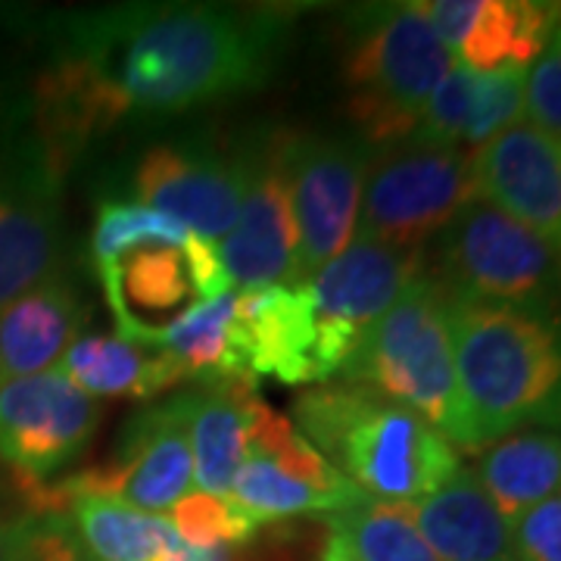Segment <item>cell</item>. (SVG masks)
Wrapping results in <instances>:
<instances>
[{
  "label": "cell",
  "mask_w": 561,
  "mask_h": 561,
  "mask_svg": "<svg viewBox=\"0 0 561 561\" xmlns=\"http://www.w3.org/2000/svg\"><path fill=\"white\" fill-rule=\"evenodd\" d=\"M324 518L334 534V561H437L402 502L365 496Z\"/></svg>",
  "instance_id": "obj_24"
},
{
  "label": "cell",
  "mask_w": 561,
  "mask_h": 561,
  "mask_svg": "<svg viewBox=\"0 0 561 561\" xmlns=\"http://www.w3.org/2000/svg\"><path fill=\"white\" fill-rule=\"evenodd\" d=\"M421 10L456 62L471 72L527 69L561 22L559 3L534 0H434Z\"/></svg>",
  "instance_id": "obj_15"
},
{
  "label": "cell",
  "mask_w": 561,
  "mask_h": 561,
  "mask_svg": "<svg viewBox=\"0 0 561 561\" xmlns=\"http://www.w3.org/2000/svg\"><path fill=\"white\" fill-rule=\"evenodd\" d=\"M135 203L165 213L203 241L221 243L238 219L243 160L225 162L187 147H150L135 169Z\"/></svg>",
  "instance_id": "obj_16"
},
{
  "label": "cell",
  "mask_w": 561,
  "mask_h": 561,
  "mask_svg": "<svg viewBox=\"0 0 561 561\" xmlns=\"http://www.w3.org/2000/svg\"><path fill=\"white\" fill-rule=\"evenodd\" d=\"M474 474L512 522L537 502L561 493V434L524 431L490 443Z\"/></svg>",
  "instance_id": "obj_22"
},
{
  "label": "cell",
  "mask_w": 561,
  "mask_h": 561,
  "mask_svg": "<svg viewBox=\"0 0 561 561\" xmlns=\"http://www.w3.org/2000/svg\"><path fill=\"white\" fill-rule=\"evenodd\" d=\"M474 79L478 72L456 62L446 72V79L437 84V91L431 94V101L424 103V113L409 140L461 150V138H465V128L471 119V103H474Z\"/></svg>",
  "instance_id": "obj_29"
},
{
  "label": "cell",
  "mask_w": 561,
  "mask_h": 561,
  "mask_svg": "<svg viewBox=\"0 0 561 561\" xmlns=\"http://www.w3.org/2000/svg\"><path fill=\"white\" fill-rule=\"evenodd\" d=\"M32 518H10L0 505V561H28Z\"/></svg>",
  "instance_id": "obj_33"
},
{
  "label": "cell",
  "mask_w": 561,
  "mask_h": 561,
  "mask_svg": "<svg viewBox=\"0 0 561 561\" xmlns=\"http://www.w3.org/2000/svg\"><path fill=\"white\" fill-rule=\"evenodd\" d=\"M28 561H94L76 537L66 515L32 518V552Z\"/></svg>",
  "instance_id": "obj_32"
},
{
  "label": "cell",
  "mask_w": 561,
  "mask_h": 561,
  "mask_svg": "<svg viewBox=\"0 0 561 561\" xmlns=\"http://www.w3.org/2000/svg\"><path fill=\"white\" fill-rule=\"evenodd\" d=\"M62 515L94 561H160L181 542L165 515H147L113 496L81 493Z\"/></svg>",
  "instance_id": "obj_23"
},
{
  "label": "cell",
  "mask_w": 561,
  "mask_h": 561,
  "mask_svg": "<svg viewBox=\"0 0 561 561\" xmlns=\"http://www.w3.org/2000/svg\"><path fill=\"white\" fill-rule=\"evenodd\" d=\"M474 201L478 187L468 153L402 140L368 160L356 241L424 250Z\"/></svg>",
  "instance_id": "obj_8"
},
{
  "label": "cell",
  "mask_w": 561,
  "mask_h": 561,
  "mask_svg": "<svg viewBox=\"0 0 561 561\" xmlns=\"http://www.w3.org/2000/svg\"><path fill=\"white\" fill-rule=\"evenodd\" d=\"M54 213L35 201L0 197V309L54 275Z\"/></svg>",
  "instance_id": "obj_25"
},
{
  "label": "cell",
  "mask_w": 561,
  "mask_h": 561,
  "mask_svg": "<svg viewBox=\"0 0 561 561\" xmlns=\"http://www.w3.org/2000/svg\"><path fill=\"white\" fill-rule=\"evenodd\" d=\"M518 561H561V493L512 518Z\"/></svg>",
  "instance_id": "obj_31"
},
{
  "label": "cell",
  "mask_w": 561,
  "mask_h": 561,
  "mask_svg": "<svg viewBox=\"0 0 561 561\" xmlns=\"http://www.w3.org/2000/svg\"><path fill=\"white\" fill-rule=\"evenodd\" d=\"M478 201L537 231L561 253V140L518 122L471 153Z\"/></svg>",
  "instance_id": "obj_14"
},
{
  "label": "cell",
  "mask_w": 561,
  "mask_h": 561,
  "mask_svg": "<svg viewBox=\"0 0 561 561\" xmlns=\"http://www.w3.org/2000/svg\"><path fill=\"white\" fill-rule=\"evenodd\" d=\"M524 113L534 128L561 140V22L537 66L527 72Z\"/></svg>",
  "instance_id": "obj_30"
},
{
  "label": "cell",
  "mask_w": 561,
  "mask_h": 561,
  "mask_svg": "<svg viewBox=\"0 0 561 561\" xmlns=\"http://www.w3.org/2000/svg\"><path fill=\"white\" fill-rule=\"evenodd\" d=\"M424 272V250L353 241L337 260L306 280L316 321V378L331 381L353 356L362 334L400 300Z\"/></svg>",
  "instance_id": "obj_10"
},
{
  "label": "cell",
  "mask_w": 561,
  "mask_h": 561,
  "mask_svg": "<svg viewBox=\"0 0 561 561\" xmlns=\"http://www.w3.org/2000/svg\"><path fill=\"white\" fill-rule=\"evenodd\" d=\"M409 512L437 561H518L512 522L468 468H459L431 496L409 502Z\"/></svg>",
  "instance_id": "obj_18"
},
{
  "label": "cell",
  "mask_w": 561,
  "mask_h": 561,
  "mask_svg": "<svg viewBox=\"0 0 561 561\" xmlns=\"http://www.w3.org/2000/svg\"><path fill=\"white\" fill-rule=\"evenodd\" d=\"M101 424V405L50 368L0 383V461L25 483L44 481L81 456Z\"/></svg>",
  "instance_id": "obj_13"
},
{
  "label": "cell",
  "mask_w": 561,
  "mask_h": 561,
  "mask_svg": "<svg viewBox=\"0 0 561 561\" xmlns=\"http://www.w3.org/2000/svg\"><path fill=\"white\" fill-rule=\"evenodd\" d=\"M62 375L94 397H157L169 387L194 381L172 353L113 337H79L60 359Z\"/></svg>",
  "instance_id": "obj_21"
},
{
  "label": "cell",
  "mask_w": 561,
  "mask_h": 561,
  "mask_svg": "<svg viewBox=\"0 0 561 561\" xmlns=\"http://www.w3.org/2000/svg\"><path fill=\"white\" fill-rule=\"evenodd\" d=\"M191 490L194 459L187 437V405L184 393H179L175 400L144 409L128 421L113 459L103 468L72 474L57 486L32 483L28 515H60L81 493L113 496L147 515H162Z\"/></svg>",
  "instance_id": "obj_9"
},
{
  "label": "cell",
  "mask_w": 561,
  "mask_h": 561,
  "mask_svg": "<svg viewBox=\"0 0 561 561\" xmlns=\"http://www.w3.org/2000/svg\"><path fill=\"white\" fill-rule=\"evenodd\" d=\"M250 378H203L184 390L194 490L225 496L247 459V434L256 409Z\"/></svg>",
  "instance_id": "obj_19"
},
{
  "label": "cell",
  "mask_w": 561,
  "mask_h": 561,
  "mask_svg": "<svg viewBox=\"0 0 561 561\" xmlns=\"http://www.w3.org/2000/svg\"><path fill=\"white\" fill-rule=\"evenodd\" d=\"M524 84L527 69H500V72H478L474 79V103L471 119L461 138V153H478L505 128L518 125L524 113Z\"/></svg>",
  "instance_id": "obj_28"
},
{
  "label": "cell",
  "mask_w": 561,
  "mask_h": 561,
  "mask_svg": "<svg viewBox=\"0 0 561 561\" xmlns=\"http://www.w3.org/2000/svg\"><path fill=\"white\" fill-rule=\"evenodd\" d=\"M294 427L368 500L419 502L461 468L456 446L419 412L350 381L306 387Z\"/></svg>",
  "instance_id": "obj_2"
},
{
  "label": "cell",
  "mask_w": 561,
  "mask_h": 561,
  "mask_svg": "<svg viewBox=\"0 0 561 561\" xmlns=\"http://www.w3.org/2000/svg\"><path fill=\"white\" fill-rule=\"evenodd\" d=\"M234 359L238 375L250 381L268 375L290 387L319 383L316 321L306 284L234 294Z\"/></svg>",
  "instance_id": "obj_17"
},
{
  "label": "cell",
  "mask_w": 561,
  "mask_h": 561,
  "mask_svg": "<svg viewBox=\"0 0 561 561\" xmlns=\"http://www.w3.org/2000/svg\"><path fill=\"white\" fill-rule=\"evenodd\" d=\"M456 66L421 3L371 13L343 66L346 110L368 144L393 147L412 138L424 103Z\"/></svg>",
  "instance_id": "obj_7"
},
{
  "label": "cell",
  "mask_w": 561,
  "mask_h": 561,
  "mask_svg": "<svg viewBox=\"0 0 561 561\" xmlns=\"http://www.w3.org/2000/svg\"><path fill=\"white\" fill-rule=\"evenodd\" d=\"M81 319L79 294L54 275L0 309V383L57 368L79 341Z\"/></svg>",
  "instance_id": "obj_20"
},
{
  "label": "cell",
  "mask_w": 561,
  "mask_h": 561,
  "mask_svg": "<svg viewBox=\"0 0 561 561\" xmlns=\"http://www.w3.org/2000/svg\"><path fill=\"white\" fill-rule=\"evenodd\" d=\"M231 549H201V546H187L181 540L175 549H169L160 561H228Z\"/></svg>",
  "instance_id": "obj_34"
},
{
  "label": "cell",
  "mask_w": 561,
  "mask_h": 561,
  "mask_svg": "<svg viewBox=\"0 0 561 561\" xmlns=\"http://www.w3.org/2000/svg\"><path fill=\"white\" fill-rule=\"evenodd\" d=\"M243 197L238 219L221 238L219 256L231 287H297V228L290 213L287 135L243 153Z\"/></svg>",
  "instance_id": "obj_12"
},
{
  "label": "cell",
  "mask_w": 561,
  "mask_h": 561,
  "mask_svg": "<svg viewBox=\"0 0 561 561\" xmlns=\"http://www.w3.org/2000/svg\"><path fill=\"white\" fill-rule=\"evenodd\" d=\"M91 260L119 334L144 346L197 302L231 294L219 243L135 201L101 203Z\"/></svg>",
  "instance_id": "obj_3"
},
{
  "label": "cell",
  "mask_w": 561,
  "mask_h": 561,
  "mask_svg": "<svg viewBox=\"0 0 561 561\" xmlns=\"http://www.w3.org/2000/svg\"><path fill=\"white\" fill-rule=\"evenodd\" d=\"M465 446L481 453L561 405V334L527 312L446 297Z\"/></svg>",
  "instance_id": "obj_4"
},
{
  "label": "cell",
  "mask_w": 561,
  "mask_h": 561,
  "mask_svg": "<svg viewBox=\"0 0 561 561\" xmlns=\"http://www.w3.org/2000/svg\"><path fill=\"white\" fill-rule=\"evenodd\" d=\"M337 375L419 412L453 446H465L446 290L427 272L362 334Z\"/></svg>",
  "instance_id": "obj_5"
},
{
  "label": "cell",
  "mask_w": 561,
  "mask_h": 561,
  "mask_svg": "<svg viewBox=\"0 0 561 561\" xmlns=\"http://www.w3.org/2000/svg\"><path fill=\"white\" fill-rule=\"evenodd\" d=\"M169 522L181 540L201 549H238L260 530L225 496H209L201 490L181 496L169 508Z\"/></svg>",
  "instance_id": "obj_27"
},
{
  "label": "cell",
  "mask_w": 561,
  "mask_h": 561,
  "mask_svg": "<svg viewBox=\"0 0 561 561\" xmlns=\"http://www.w3.org/2000/svg\"><path fill=\"white\" fill-rule=\"evenodd\" d=\"M153 346L172 353L194 381L241 378L234 359V294L197 302L184 316L169 321L153 337Z\"/></svg>",
  "instance_id": "obj_26"
},
{
  "label": "cell",
  "mask_w": 561,
  "mask_h": 561,
  "mask_svg": "<svg viewBox=\"0 0 561 561\" xmlns=\"http://www.w3.org/2000/svg\"><path fill=\"white\" fill-rule=\"evenodd\" d=\"M365 172L368 157L356 144L287 135V181L302 284L353 243Z\"/></svg>",
  "instance_id": "obj_11"
},
{
  "label": "cell",
  "mask_w": 561,
  "mask_h": 561,
  "mask_svg": "<svg viewBox=\"0 0 561 561\" xmlns=\"http://www.w3.org/2000/svg\"><path fill=\"white\" fill-rule=\"evenodd\" d=\"M424 272L453 300L508 306L561 334V253L490 203H468L443 228Z\"/></svg>",
  "instance_id": "obj_6"
},
{
  "label": "cell",
  "mask_w": 561,
  "mask_h": 561,
  "mask_svg": "<svg viewBox=\"0 0 561 561\" xmlns=\"http://www.w3.org/2000/svg\"><path fill=\"white\" fill-rule=\"evenodd\" d=\"M278 28L206 3H131L72 22L69 47L38 81L50 162L135 113H181L250 91L272 72Z\"/></svg>",
  "instance_id": "obj_1"
}]
</instances>
